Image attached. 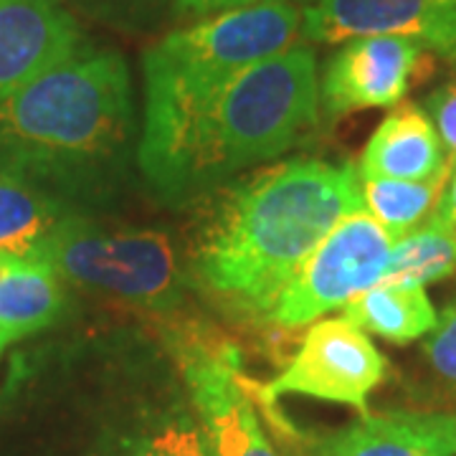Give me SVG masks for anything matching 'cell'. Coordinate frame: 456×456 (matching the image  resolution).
Returning <instances> with one entry per match:
<instances>
[{"instance_id":"obj_1","label":"cell","mask_w":456,"mask_h":456,"mask_svg":"<svg viewBox=\"0 0 456 456\" xmlns=\"http://www.w3.org/2000/svg\"><path fill=\"white\" fill-rule=\"evenodd\" d=\"M134 130L127 61L84 41L0 104V173L41 193L112 196L127 175Z\"/></svg>"},{"instance_id":"obj_2","label":"cell","mask_w":456,"mask_h":456,"mask_svg":"<svg viewBox=\"0 0 456 456\" xmlns=\"http://www.w3.org/2000/svg\"><path fill=\"white\" fill-rule=\"evenodd\" d=\"M362 208L353 165L289 160L236 185L198 246L200 281L248 312H269L314 248Z\"/></svg>"},{"instance_id":"obj_3","label":"cell","mask_w":456,"mask_h":456,"mask_svg":"<svg viewBox=\"0 0 456 456\" xmlns=\"http://www.w3.org/2000/svg\"><path fill=\"white\" fill-rule=\"evenodd\" d=\"M297 36H302L297 5L259 0L167 33L147 49L145 130L137 160L160 196H170L185 142L213 99L246 66L297 46Z\"/></svg>"},{"instance_id":"obj_4","label":"cell","mask_w":456,"mask_h":456,"mask_svg":"<svg viewBox=\"0 0 456 456\" xmlns=\"http://www.w3.org/2000/svg\"><path fill=\"white\" fill-rule=\"evenodd\" d=\"M320 82L310 46L246 66L200 114L180 155L167 200L180 203L259 160H272L312 130Z\"/></svg>"},{"instance_id":"obj_5","label":"cell","mask_w":456,"mask_h":456,"mask_svg":"<svg viewBox=\"0 0 456 456\" xmlns=\"http://www.w3.org/2000/svg\"><path fill=\"white\" fill-rule=\"evenodd\" d=\"M44 266L61 279L152 310L175 305L183 284L175 248L165 233L102 228L74 213L56 228Z\"/></svg>"},{"instance_id":"obj_6","label":"cell","mask_w":456,"mask_h":456,"mask_svg":"<svg viewBox=\"0 0 456 456\" xmlns=\"http://www.w3.org/2000/svg\"><path fill=\"white\" fill-rule=\"evenodd\" d=\"M393 244L395 239L365 208L345 216L279 294L269 320L292 330L345 307L380 281Z\"/></svg>"},{"instance_id":"obj_7","label":"cell","mask_w":456,"mask_h":456,"mask_svg":"<svg viewBox=\"0 0 456 456\" xmlns=\"http://www.w3.org/2000/svg\"><path fill=\"white\" fill-rule=\"evenodd\" d=\"M386 358L345 317H327L307 330L292 362L259 391L264 403L279 395H310L365 413L368 395L386 378Z\"/></svg>"},{"instance_id":"obj_8","label":"cell","mask_w":456,"mask_h":456,"mask_svg":"<svg viewBox=\"0 0 456 456\" xmlns=\"http://www.w3.org/2000/svg\"><path fill=\"white\" fill-rule=\"evenodd\" d=\"M434 71V53L411 38L362 36L345 41L325 69L320 99L330 117L395 107Z\"/></svg>"},{"instance_id":"obj_9","label":"cell","mask_w":456,"mask_h":456,"mask_svg":"<svg viewBox=\"0 0 456 456\" xmlns=\"http://www.w3.org/2000/svg\"><path fill=\"white\" fill-rule=\"evenodd\" d=\"M302 36L320 44L395 36L456 61V0H317L302 13Z\"/></svg>"},{"instance_id":"obj_10","label":"cell","mask_w":456,"mask_h":456,"mask_svg":"<svg viewBox=\"0 0 456 456\" xmlns=\"http://www.w3.org/2000/svg\"><path fill=\"white\" fill-rule=\"evenodd\" d=\"M185 378L213 456H281L264 431L231 350H191Z\"/></svg>"},{"instance_id":"obj_11","label":"cell","mask_w":456,"mask_h":456,"mask_svg":"<svg viewBox=\"0 0 456 456\" xmlns=\"http://www.w3.org/2000/svg\"><path fill=\"white\" fill-rule=\"evenodd\" d=\"M82 44L59 0H0V104Z\"/></svg>"},{"instance_id":"obj_12","label":"cell","mask_w":456,"mask_h":456,"mask_svg":"<svg viewBox=\"0 0 456 456\" xmlns=\"http://www.w3.org/2000/svg\"><path fill=\"white\" fill-rule=\"evenodd\" d=\"M446 152L424 107L395 104L375 127L358 165L360 178L431 180L446 167Z\"/></svg>"},{"instance_id":"obj_13","label":"cell","mask_w":456,"mask_h":456,"mask_svg":"<svg viewBox=\"0 0 456 456\" xmlns=\"http://www.w3.org/2000/svg\"><path fill=\"white\" fill-rule=\"evenodd\" d=\"M69 211L23 180L0 173V266L44 264Z\"/></svg>"},{"instance_id":"obj_14","label":"cell","mask_w":456,"mask_h":456,"mask_svg":"<svg viewBox=\"0 0 456 456\" xmlns=\"http://www.w3.org/2000/svg\"><path fill=\"white\" fill-rule=\"evenodd\" d=\"M64 310L61 277L44 266L0 269V353L49 327Z\"/></svg>"},{"instance_id":"obj_15","label":"cell","mask_w":456,"mask_h":456,"mask_svg":"<svg viewBox=\"0 0 456 456\" xmlns=\"http://www.w3.org/2000/svg\"><path fill=\"white\" fill-rule=\"evenodd\" d=\"M342 310V317L358 330L398 345L428 335L439 320L424 287H398L383 281L360 292Z\"/></svg>"},{"instance_id":"obj_16","label":"cell","mask_w":456,"mask_h":456,"mask_svg":"<svg viewBox=\"0 0 456 456\" xmlns=\"http://www.w3.org/2000/svg\"><path fill=\"white\" fill-rule=\"evenodd\" d=\"M452 170L454 165L431 180L360 178L362 208L398 241L436 216Z\"/></svg>"},{"instance_id":"obj_17","label":"cell","mask_w":456,"mask_h":456,"mask_svg":"<svg viewBox=\"0 0 456 456\" xmlns=\"http://www.w3.org/2000/svg\"><path fill=\"white\" fill-rule=\"evenodd\" d=\"M317 456H441L416 413L362 416L358 424L332 434L317 449Z\"/></svg>"},{"instance_id":"obj_18","label":"cell","mask_w":456,"mask_h":456,"mask_svg":"<svg viewBox=\"0 0 456 456\" xmlns=\"http://www.w3.org/2000/svg\"><path fill=\"white\" fill-rule=\"evenodd\" d=\"M452 274H456V236L431 218L426 226L411 231L393 244L391 259L380 281L426 289V284Z\"/></svg>"},{"instance_id":"obj_19","label":"cell","mask_w":456,"mask_h":456,"mask_svg":"<svg viewBox=\"0 0 456 456\" xmlns=\"http://www.w3.org/2000/svg\"><path fill=\"white\" fill-rule=\"evenodd\" d=\"M102 26L125 33H147L163 26L178 0H71Z\"/></svg>"},{"instance_id":"obj_20","label":"cell","mask_w":456,"mask_h":456,"mask_svg":"<svg viewBox=\"0 0 456 456\" xmlns=\"http://www.w3.org/2000/svg\"><path fill=\"white\" fill-rule=\"evenodd\" d=\"M424 353L431 370L456 388V305L441 312L436 327L426 338Z\"/></svg>"},{"instance_id":"obj_21","label":"cell","mask_w":456,"mask_h":456,"mask_svg":"<svg viewBox=\"0 0 456 456\" xmlns=\"http://www.w3.org/2000/svg\"><path fill=\"white\" fill-rule=\"evenodd\" d=\"M424 110L436 127V134H439L444 152H446V160L456 165V77L436 86L426 97Z\"/></svg>"},{"instance_id":"obj_22","label":"cell","mask_w":456,"mask_h":456,"mask_svg":"<svg viewBox=\"0 0 456 456\" xmlns=\"http://www.w3.org/2000/svg\"><path fill=\"white\" fill-rule=\"evenodd\" d=\"M416 421L441 456H456V413H416Z\"/></svg>"},{"instance_id":"obj_23","label":"cell","mask_w":456,"mask_h":456,"mask_svg":"<svg viewBox=\"0 0 456 456\" xmlns=\"http://www.w3.org/2000/svg\"><path fill=\"white\" fill-rule=\"evenodd\" d=\"M167 456H213L203 428H170L165 431Z\"/></svg>"},{"instance_id":"obj_24","label":"cell","mask_w":456,"mask_h":456,"mask_svg":"<svg viewBox=\"0 0 456 456\" xmlns=\"http://www.w3.org/2000/svg\"><path fill=\"white\" fill-rule=\"evenodd\" d=\"M434 221H439L441 226L446 228V231H452L456 236V165L449 180H446V188H444V196H441Z\"/></svg>"},{"instance_id":"obj_25","label":"cell","mask_w":456,"mask_h":456,"mask_svg":"<svg viewBox=\"0 0 456 456\" xmlns=\"http://www.w3.org/2000/svg\"><path fill=\"white\" fill-rule=\"evenodd\" d=\"M259 0H178L183 11H193V13H218V11H236V8H246L254 5Z\"/></svg>"},{"instance_id":"obj_26","label":"cell","mask_w":456,"mask_h":456,"mask_svg":"<svg viewBox=\"0 0 456 456\" xmlns=\"http://www.w3.org/2000/svg\"><path fill=\"white\" fill-rule=\"evenodd\" d=\"M134 456H167V444H165V434H160L158 439H152V444H147L145 449H140Z\"/></svg>"},{"instance_id":"obj_27","label":"cell","mask_w":456,"mask_h":456,"mask_svg":"<svg viewBox=\"0 0 456 456\" xmlns=\"http://www.w3.org/2000/svg\"><path fill=\"white\" fill-rule=\"evenodd\" d=\"M0 269H5V266H0Z\"/></svg>"}]
</instances>
